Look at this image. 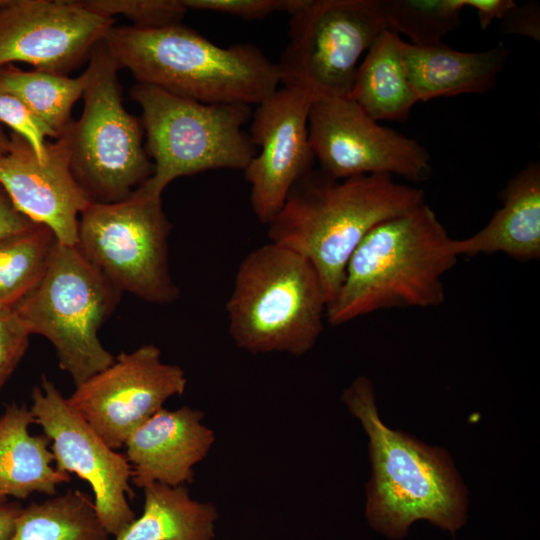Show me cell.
<instances>
[{"label":"cell","mask_w":540,"mask_h":540,"mask_svg":"<svg viewBox=\"0 0 540 540\" xmlns=\"http://www.w3.org/2000/svg\"><path fill=\"white\" fill-rule=\"evenodd\" d=\"M308 132L320 170L333 179L387 174L424 181L431 174L422 145L380 125L349 97L314 98Z\"/></svg>","instance_id":"cell-11"},{"label":"cell","mask_w":540,"mask_h":540,"mask_svg":"<svg viewBox=\"0 0 540 540\" xmlns=\"http://www.w3.org/2000/svg\"><path fill=\"white\" fill-rule=\"evenodd\" d=\"M3 0H0V3H2Z\"/></svg>","instance_id":"cell-36"},{"label":"cell","mask_w":540,"mask_h":540,"mask_svg":"<svg viewBox=\"0 0 540 540\" xmlns=\"http://www.w3.org/2000/svg\"><path fill=\"white\" fill-rule=\"evenodd\" d=\"M465 7L473 8L478 16L482 30L493 20H502L516 5L514 0H464Z\"/></svg>","instance_id":"cell-33"},{"label":"cell","mask_w":540,"mask_h":540,"mask_svg":"<svg viewBox=\"0 0 540 540\" xmlns=\"http://www.w3.org/2000/svg\"><path fill=\"white\" fill-rule=\"evenodd\" d=\"M0 124L6 125L31 145L40 161L47 158V138L57 139L16 96L0 89Z\"/></svg>","instance_id":"cell-28"},{"label":"cell","mask_w":540,"mask_h":540,"mask_svg":"<svg viewBox=\"0 0 540 540\" xmlns=\"http://www.w3.org/2000/svg\"><path fill=\"white\" fill-rule=\"evenodd\" d=\"M502 206L477 233L453 239L459 257L503 253L519 261L540 256V166L529 162L500 194Z\"/></svg>","instance_id":"cell-18"},{"label":"cell","mask_w":540,"mask_h":540,"mask_svg":"<svg viewBox=\"0 0 540 540\" xmlns=\"http://www.w3.org/2000/svg\"><path fill=\"white\" fill-rule=\"evenodd\" d=\"M457 258L453 239L425 202L383 221L352 253L326 319L338 326L379 310L439 306L442 277Z\"/></svg>","instance_id":"cell-4"},{"label":"cell","mask_w":540,"mask_h":540,"mask_svg":"<svg viewBox=\"0 0 540 540\" xmlns=\"http://www.w3.org/2000/svg\"><path fill=\"white\" fill-rule=\"evenodd\" d=\"M23 507L17 502H0V540H8Z\"/></svg>","instance_id":"cell-34"},{"label":"cell","mask_w":540,"mask_h":540,"mask_svg":"<svg viewBox=\"0 0 540 540\" xmlns=\"http://www.w3.org/2000/svg\"><path fill=\"white\" fill-rule=\"evenodd\" d=\"M186 385L184 370L163 362L160 348L146 344L120 352L110 366L76 386L67 399L117 450L169 398L183 394Z\"/></svg>","instance_id":"cell-13"},{"label":"cell","mask_w":540,"mask_h":540,"mask_svg":"<svg viewBox=\"0 0 540 540\" xmlns=\"http://www.w3.org/2000/svg\"><path fill=\"white\" fill-rule=\"evenodd\" d=\"M509 55L503 44L479 52L455 50L443 42L404 45L406 72L418 102L488 92L496 85Z\"/></svg>","instance_id":"cell-19"},{"label":"cell","mask_w":540,"mask_h":540,"mask_svg":"<svg viewBox=\"0 0 540 540\" xmlns=\"http://www.w3.org/2000/svg\"><path fill=\"white\" fill-rule=\"evenodd\" d=\"M68 130L48 142L45 161L26 139L9 133V150L0 155V184L22 214L48 227L59 243L75 246L80 214L91 200L71 170Z\"/></svg>","instance_id":"cell-16"},{"label":"cell","mask_w":540,"mask_h":540,"mask_svg":"<svg viewBox=\"0 0 540 540\" xmlns=\"http://www.w3.org/2000/svg\"><path fill=\"white\" fill-rule=\"evenodd\" d=\"M34 416L25 405L11 403L0 416V502L26 499L33 493L54 496L70 474L55 467L47 436L32 435Z\"/></svg>","instance_id":"cell-20"},{"label":"cell","mask_w":540,"mask_h":540,"mask_svg":"<svg viewBox=\"0 0 540 540\" xmlns=\"http://www.w3.org/2000/svg\"><path fill=\"white\" fill-rule=\"evenodd\" d=\"M187 10L225 13L245 20L264 19L276 12L296 9L301 0H182Z\"/></svg>","instance_id":"cell-30"},{"label":"cell","mask_w":540,"mask_h":540,"mask_svg":"<svg viewBox=\"0 0 540 540\" xmlns=\"http://www.w3.org/2000/svg\"><path fill=\"white\" fill-rule=\"evenodd\" d=\"M85 76L77 78L42 70H22L14 64L0 68V89L21 100L56 138L71 126L73 105L82 97Z\"/></svg>","instance_id":"cell-24"},{"label":"cell","mask_w":540,"mask_h":540,"mask_svg":"<svg viewBox=\"0 0 540 540\" xmlns=\"http://www.w3.org/2000/svg\"><path fill=\"white\" fill-rule=\"evenodd\" d=\"M144 509L115 540H215L216 506L190 497L185 485L143 488Z\"/></svg>","instance_id":"cell-22"},{"label":"cell","mask_w":540,"mask_h":540,"mask_svg":"<svg viewBox=\"0 0 540 540\" xmlns=\"http://www.w3.org/2000/svg\"><path fill=\"white\" fill-rule=\"evenodd\" d=\"M404 45L399 34L385 29L357 69L348 97L376 121H405L418 103L406 72Z\"/></svg>","instance_id":"cell-21"},{"label":"cell","mask_w":540,"mask_h":540,"mask_svg":"<svg viewBox=\"0 0 540 540\" xmlns=\"http://www.w3.org/2000/svg\"><path fill=\"white\" fill-rule=\"evenodd\" d=\"M10 147V135L4 130L3 125L0 124V155L8 152Z\"/></svg>","instance_id":"cell-35"},{"label":"cell","mask_w":540,"mask_h":540,"mask_svg":"<svg viewBox=\"0 0 540 540\" xmlns=\"http://www.w3.org/2000/svg\"><path fill=\"white\" fill-rule=\"evenodd\" d=\"M313 99L304 89L283 86L252 113L248 134L260 152L243 171L253 213L262 224L272 220L293 186L313 170L308 132Z\"/></svg>","instance_id":"cell-14"},{"label":"cell","mask_w":540,"mask_h":540,"mask_svg":"<svg viewBox=\"0 0 540 540\" xmlns=\"http://www.w3.org/2000/svg\"><path fill=\"white\" fill-rule=\"evenodd\" d=\"M131 98L142 108L146 152L153 173L141 187L161 196L175 179L209 170H244L257 154L243 129L252 117L246 104H206L137 83Z\"/></svg>","instance_id":"cell-6"},{"label":"cell","mask_w":540,"mask_h":540,"mask_svg":"<svg viewBox=\"0 0 540 540\" xmlns=\"http://www.w3.org/2000/svg\"><path fill=\"white\" fill-rule=\"evenodd\" d=\"M56 242L41 224L0 241V309L14 307L40 282Z\"/></svg>","instance_id":"cell-25"},{"label":"cell","mask_w":540,"mask_h":540,"mask_svg":"<svg viewBox=\"0 0 540 540\" xmlns=\"http://www.w3.org/2000/svg\"><path fill=\"white\" fill-rule=\"evenodd\" d=\"M91 12L113 18L123 15L141 29H158L181 24L188 11L182 0H81Z\"/></svg>","instance_id":"cell-27"},{"label":"cell","mask_w":540,"mask_h":540,"mask_svg":"<svg viewBox=\"0 0 540 540\" xmlns=\"http://www.w3.org/2000/svg\"><path fill=\"white\" fill-rule=\"evenodd\" d=\"M387 29L380 0H301L277 68L283 86L348 97L361 54Z\"/></svg>","instance_id":"cell-10"},{"label":"cell","mask_w":540,"mask_h":540,"mask_svg":"<svg viewBox=\"0 0 540 540\" xmlns=\"http://www.w3.org/2000/svg\"><path fill=\"white\" fill-rule=\"evenodd\" d=\"M8 540H109V534L92 497L69 489L23 508Z\"/></svg>","instance_id":"cell-23"},{"label":"cell","mask_w":540,"mask_h":540,"mask_svg":"<svg viewBox=\"0 0 540 540\" xmlns=\"http://www.w3.org/2000/svg\"><path fill=\"white\" fill-rule=\"evenodd\" d=\"M36 224L15 207L0 184V241L24 232Z\"/></svg>","instance_id":"cell-32"},{"label":"cell","mask_w":540,"mask_h":540,"mask_svg":"<svg viewBox=\"0 0 540 540\" xmlns=\"http://www.w3.org/2000/svg\"><path fill=\"white\" fill-rule=\"evenodd\" d=\"M31 399L30 410L51 442L55 467L90 485L100 523L109 535L118 536L136 519L128 502L133 491L127 458L103 440L45 375Z\"/></svg>","instance_id":"cell-12"},{"label":"cell","mask_w":540,"mask_h":540,"mask_svg":"<svg viewBox=\"0 0 540 540\" xmlns=\"http://www.w3.org/2000/svg\"><path fill=\"white\" fill-rule=\"evenodd\" d=\"M103 41L137 83L201 103L258 105L280 84L277 64L256 45L220 47L182 24L113 25Z\"/></svg>","instance_id":"cell-3"},{"label":"cell","mask_w":540,"mask_h":540,"mask_svg":"<svg viewBox=\"0 0 540 540\" xmlns=\"http://www.w3.org/2000/svg\"><path fill=\"white\" fill-rule=\"evenodd\" d=\"M424 202L423 190L397 183L391 175L337 180L313 169L293 186L267 224L268 237L312 265L329 304L340 289L352 253L368 232Z\"/></svg>","instance_id":"cell-1"},{"label":"cell","mask_w":540,"mask_h":540,"mask_svg":"<svg viewBox=\"0 0 540 540\" xmlns=\"http://www.w3.org/2000/svg\"><path fill=\"white\" fill-rule=\"evenodd\" d=\"M171 230L161 196L139 186L124 200L91 202L80 214L76 247L122 293L165 305L180 294L169 268Z\"/></svg>","instance_id":"cell-9"},{"label":"cell","mask_w":540,"mask_h":540,"mask_svg":"<svg viewBox=\"0 0 540 540\" xmlns=\"http://www.w3.org/2000/svg\"><path fill=\"white\" fill-rule=\"evenodd\" d=\"M115 25L75 0H3L0 68L15 62L68 75Z\"/></svg>","instance_id":"cell-15"},{"label":"cell","mask_w":540,"mask_h":540,"mask_svg":"<svg viewBox=\"0 0 540 540\" xmlns=\"http://www.w3.org/2000/svg\"><path fill=\"white\" fill-rule=\"evenodd\" d=\"M387 29L415 46H431L460 25L464 0H380Z\"/></svg>","instance_id":"cell-26"},{"label":"cell","mask_w":540,"mask_h":540,"mask_svg":"<svg viewBox=\"0 0 540 540\" xmlns=\"http://www.w3.org/2000/svg\"><path fill=\"white\" fill-rule=\"evenodd\" d=\"M120 69L103 39L96 43L83 73V111L68 130L72 173L95 203L126 199L153 173L143 127L122 104Z\"/></svg>","instance_id":"cell-8"},{"label":"cell","mask_w":540,"mask_h":540,"mask_svg":"<svg viewBox=\"0 0 540 540\" xmlns=\"http://www.w3.org/2000/svg\"><path fill=\"white\" fill-rule=\"evenodd\" d=\"M342 400L369 438L372 476L366 518L372 528L399 539L415 521L427 520L454 533L467 518V492L449 454L386 426L373 384L358 376Z\"/></svg>","instance_id":"cell-2"},{"label":"cell","mask_w":540,"mask_h":540,"mask_svg":"<svg viewBox=\"0 0 540 540\" xmlns=\"http://www.w3.org/2000/svg\"><path fill=\"white\" fill-rule=\"evenodd\" d=\"M539 6L537 3L516 5L503 19L501 30L505 34H519L535 41L540 39Z\"/></svg>","instance_id":"cell-31"},{"label":"cell","mask_w":540,"mask_h":540,"mask_svg":"<svg viewBox=\"0 0 540 540\" xmlns=\"http://www.w3.org/2000/svg\"><path fill=\"white\" fill-rule=\"evenodd\" d=\"M328 298L312 265L272 242L240 262L226 302L229 335L251 354L302 356L320 337Z\"/></svg>","instance_id":"cell-5"},{"label":"cell","mask_w":540,"mask_h":540,"mask_svg":"<svg viewBox=\"0 0 540 540\" xmlns=\"http://www.w3.org/2000/svg\"><path fill=\"white\" fill-rule=\"evenodd\" d=\"M121 294L76 245L57 241L44 276L13 308L31 335L54 346L59 367L78 386L114 362L98 331Z\"/></svg>","instance_id":"cell-7"},{"label":"cell","mask_w":540,"mask_h":540,"mask_svg":"<svg viewBox=\"0 0 540 540\" xmlns=\"http://www.w3.org/2000/svg\"><path fill=\"white\" fill-rule=\"evenodd\" d=\"M204 413L189 406L161 408L126 439L131 482L180 486L194 479V466L207 457L215 433L202 423Z\"/></svg>","instance_id":"cell-17"},{"label":"cell","mask_w":540,"mask_h":540,"mask_svg":"<svg viewBox=\"0 0 540 540\" xmlns=\"http://www.w3.org/2000/svg\"><path fill=\"white\" fill-rule=\"evenodd\" d=\"M30 336L13 307L0 309V389L26 353Z\"/></svg>","instance_id":"cell-29"}]
</instances>
